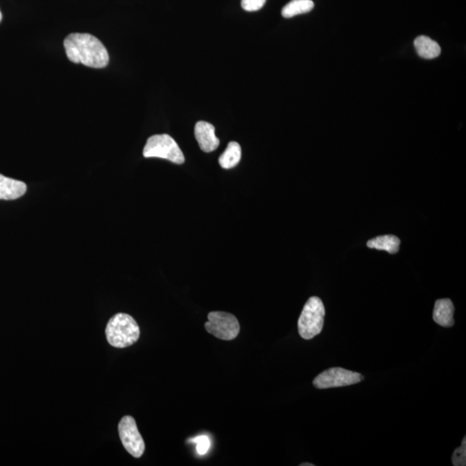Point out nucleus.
Instances as JSON below:
<instances>
[{"instance_id": "1", "label": "nucleus", "mask_w": 466, "mask_h": 466, "mask_svg": "<svg viewBox=\"0 0 466 466\" xmlns=\"http://www.w3.org/2000/svg\"><path fill=\"white\" fill-rule=\"evenodd\" d=\"M66 55L69 61L89 68L103 69L108 65L107 49L97 37L87 33H72L64 40Z\"/></svg>"}, {"instance_id": "2", "label": "nucleus", "mask_w": 466, "mask_h": 466, "mask_svg": "<svg viewBox=\"0 0 466 466\" xmlns=\"http://www.w3.org/2000/svg\"><path fill=\"white\" fill-rule=\"evenodd\" d=\"M108 343L116 348H126L135 344L140 337V328L129 314H115L105 328Z\"/></svg>"}, {"instance_id": "3", "label": "nucleus", "mask_w": 466, "mask_h": 466, "mask_svg": "<svg viewBox=\"0 0 466 466\" xmlns=\"http://www.w3.org/2000/svg\"><path fill=\"white\" fill-rule=\"evenodd\" d=\"M325 316L326 310L322 301L317 296L310 297L299 318L300 336L309 340L319 335L323 329Z\"/></svg>"}, {"instance_id": "4", "label": "nucleus", "mask_w": 466, "mask_h": 466, "mask_svg": "<svg viewBox=\"0 0 466 466\" xmlns=\"http://www.w3.org/2000/svg\"><path fill=\"white\" fill-rule=\"evenodd\" d=\"M143 155L146 158L166 159L176 164H182L185 162L184 155L178 143L168 134L149 137L144 148Z\"/></svg>"}, {"instance_id": "5", "label": "nucleus", "mask_w": 466, "mask_h": 466, "mask_svg": "<svg viewBox=\"0 0 466 466\" xmlns=\"http://www.w3.org/2000/svg\"><path fill=\"white\" fill-rule=\"evenodd\" d=\"M207 319V322L205 323V328L214 337L227 341L234 340L238 337L240 325L233 314L217 311L208 313Z\"/></svg>"}, {"instance_id": "6", "label": "nucleus", "mask_w": 466, "mask_h": 466, "mask_svg": "<svg viewBox=\"0 0 466 466\" xmlns=\"http://www.w3.org/2000/svg\"><path fill=\"white\" fill-rule=\"evenodd\" d=\"M363 377L359 372L335 367L321 372L314 379L313 386L319 390L353 386L362 382Z\"/></svg>"}, {"instance_id": "7", "label": "nucleus", "mask_w": 466, "mask_h": 466, "mask_svg": "<svg viewBox=\"0 0 466 466\" xmlns=\"http://www.w3.org/2000/svg\"><path fill=\"white\" fill-rule=\"evenodd\" d=\"M120 440L125 449L134 458H141L146 451V444L139 429L135 419L126 415L119 423Z\"/></svg>"}, {"instance_id": "8", "label": "nucleus", "mask_w": 466, "mask_h": 466, "mask_svg": "<svg viewBox=\"0 0 466 466\" xmlns=\"http://www.w3.org/2000/svg\"><path fill=\"white\" fill-rule=\"evenodd\" d=\"M194 136L204 153H212L220 146V139L215 135L214 126L210 123L198 122L194 127Z\"/></svg>"}, {"instance_id": "9", "label": "nucleus", "mask_w": 466, "mask_h": 466, "mask_svg": "<svg viewBox=\"0 0 466 466\" xmlns=\"http://www.w3.org/2000/svg\"><path fill=\"white\" fill-rule=\"evenodd\" d=\"M454 306L450 299H440L434 304L433 319L434 322L443 327H451L454 325Z\"/></svg>"}, {"instance_id": "10", "label": "nucleus", "mask_w": 466, "mask_h": 466, "mask_svg": "<svg viewBox=\"0 0 466 466\" xmlns=\"http://www.w3.org/2000/svg\"><path fill=\"white\" fill-rule=\"evenodd\" d=\"M26 191V183L0 175V200L19 199L24 196Z\"/></svg>"}, {"instance_id": "11", "label": "nucleus", "mask_w": 466, "mask_h": 466, "mask_svg": "<svg viewBox=\"0 0 466 466\" xmlns=\"http://www.w3.org/2000/svg\"><path fill=\"white\" fill-rule=\"evenodd\" d=\"M415 47L418 55L424 59L436 58L441 53L439 44L426 36H420L416 38L415 40Z\"/></svg>"}, {"instance_id": "12", "label": "nucleus", "mask_w": 466, "mask_h": 466, "mask_svg": "<svg viewBox=\"0 0 466 466\" xmlns=\"http://www.w3.org/2000/svg\"><path fill=\"white\" fill-rule=\"evenodd\" d=\"M401 240L395 235H383L369 240L367 246L370 249L386 250L390 254H395L400 249Z\"/></svg>"}, {"instance_id": "13", "label": "nucleus", "mask_w": 466, "mask_h": 466, "mask_svg": "<svg viewBox=\"0 0 466 466\" xmlns=\"http://www.w3.org/2000/svg\"><path fill=\"white\" fill-rule=\"evenodd\" d=\"M241 155L242 150L239 144L236 142H230L224 153L218 158V162L221 168L230 169L239 164Z\"/></svg>"}, {"instance_id": "14", "label": "nucleus", "mask_w": 466, "mask_h": 466, "mask_svg": "<svg viewBox=\"0 0 466 466\" xmlns=\"http://www.w3.org/2000/svg\"><path fill=\"white\" fill-rule=\"evenodd\" d=\"M314 3L312 0H292L282 10V15L286 19L308 13L313 10Z\"/></svg>"}, {"instance_id": "15", "label": "nucleus", "mask_w": 466, "mask_h": 466, "mask_svg": "<svg viewBox=\"0 0 466 466\" xmlns=\"http://www.w3.org/2000/svg\"><path fill=\"white\" fill-rule=\"evenodd\" d=\"M451 460L454 466L466 465V437L462 441L461 447L454 451Z\"/></svg>"}, {"instance_id": "16", "label": "nucleus", "mask_w": 466, "mask_h": 466, "mask_svg": "<svg viewBox=\"0 0 466 466\" xmlns=\"http://www.w3.org/2000/svg\"><path fill=\"white\" fill-rule=\"evenodd\" d=\"M192 442L196 444L197 453L200 455H205L209 450L211 443L209 438L206 435H200L193 438Z\"/></svg>"}, {"instance_id": "17", "label": "nucleus", "mask_w": 466, "mask_h": 466, "mask_svg": "<svg viewBox=\"0 0 466 466\" xmlns=\"http://www.w3.org/2000/svg\"><path fill=\"white\" fill-rule=\"evenodd\" d=\"M266 0H242L241 5L247 12H257L263 8Z\"/></svg>"}, {"instance_id": "18", "label": "nucleus", "mask_w": 466, "mask_h": 466, "mask_svg": "<svg viewBox=\"0 0 466 466\" xmlns=\"http://www.w3.org/2000/svg\"><path fill=\"white\" fill-rule=\"evenodd\" d=\"M300 465H301V466H313L314 465L310 464V463H303V464H301Z\"/></svg>"}, {"instance_id": "19", "label": "nucleus", "mask_w": 466, "mask_h": 466, "mask_svg": "<svg viewBox=\"0 0 466 466\" xmlns=\"http://www.w3.org/2000/svg\"><path fill=\"white\" fill-rule=\"evenodd\" d=\"M2 17H3L2 13H1V12H0V22H1Z\"/></svg>"}]
</instances>
